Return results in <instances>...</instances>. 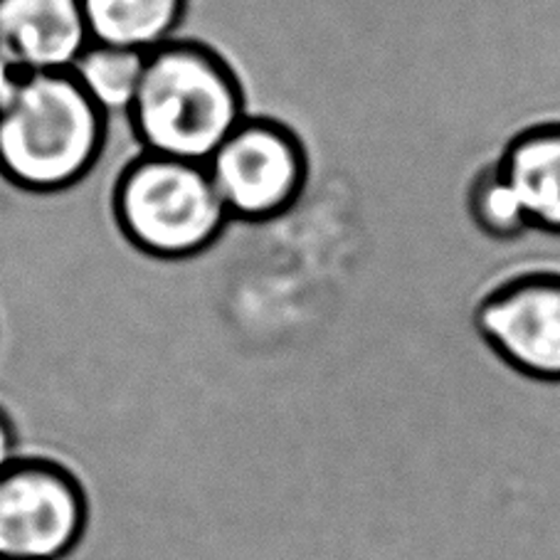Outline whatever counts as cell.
<instances>
[{"label": "cell", "mask_w": 560, "mask_h": 560, "mask_svg": "<svg viewBox=\"0 0 560 560\" xmlns=\"http://www.w3.org/2000/svg\"><path fill=\"white\" fill-rule=\"evenodd\" d=\"M247 117L233 62L218 47L178 35L147 55L127 121L139 151L206 163Z\"/></svg>", "instance_id": "1"}, {"label": "cell", "mask_w": 560, "mask_h": 560, "mask_svg": "<svg viewBox=\"0 0 560 560\" xmlns=\"http://www.w3.org/2000/svg\"><path fill=\"white\" fill-rule=\"evenodd\" d=\"M106 141L109 117L72 72L18 74L0 106V180L31 196H60L96 168Z\"/></svg>", "instance_id": "2"}, {"label": "cell", "mask_w": 560, "mask_h": 560, "mask_svg": "<svg viewBox=\"0 0 560 560\" xmlns=\"http://www.w3.org/2000/svg\"><path fill=\"white\" fill-rule=\"evenodd\" d=\"M112 218L137 253L161 262L210 253L230 225L206 163L143 151L114 180Z\"/></svg>", "instance_id": "3"}, {"label": "cell", "mask_w": 560, "mask_h": 560, "mask_svg": "<svg viewBox=\"0 0 560 560\" xmlns=\"http://www.w3.org/2000/svg\"><path fill=\"white\" fill-rule=\"evenodd\" d=\"M230 222L267 225L304 198L312 161L304 139L275 117L249 114L206 161Z\"/></svg>", "instance_id": "4"}, {"label": "cell", "mask_w": 560, "mask_h": 560, "mask_svg": "<svg viewBox=\"0 0 560 560\" xmlns=\"http://www.w3.org/2000/svg\"><path fill=\"white\" fill-rule=\"evenodd\" d=\"M86 524L90 497L62 462L21 455L0 471V560H65Z\"/></svg>", "instance_id": "5"}, {"label": "cell", "mask_w": 560, "mask_h": 560, "mask_svg": "<svg viewBox=\"0 0 560 560\" xmlns=\"http://www.w3.org/2000/svg\"><path fill=\"white\" fill-rule=\"evenodd\" d=\"M475 328L511 371L560 385V269H526L501 279L479 299Z\"/></svg>", "instance_id": "6"}, {"label": "cell", "mask_w": 560, "mask_h": 560, "mask_svg": "<svg viewBox=\"0 0 560 560\" xmlns=\"http://www.w3.org/2000/svg\"><path fill=\"white\" fill-rule=\"evenodd\" d=\"M90 43L82 0H0V52L18 74L70 72Z\"/></svg>", "instance_id": "7"}, {"label": "cell", "mask_w": 560, "mask_h": 560, "mask_svg": "<svg viewBox=\"0 0 560 560\" xmlns=\"http://www.w3.org/2000/svg\"><path fill=\"white\" fill-rule=\"evenodd\" d=\"M497 163L530 230L560 235V119L536 121L516 131Z\"/></svg>", "instance_id": "8"}, {"label": "cell", "mask_w": 560, "mask_h": 560, "mask_svg": "<svg viewBox=\"0 0 560 560\" xmlns=\"http://www.w3.org/2000/svg\"><path fill=\"white\" fill-rule=\"evenodd\" d=\"M188 5L190 0H82L92 43L143 55L176 40Z\"/></svg>", "instance_id": "9"}, {"label": "cell", "mask_w": 560, "mask_h": 560, "mask_svg": "<svg viewBox=\"0 0 560 560\" xmlns=\"http://www.w3.org/2000/svg\"><path fill=\"white\" fill-rule=\"evenodd\" d=\"M143 67H147L143 52L90 43L70 72L84 94L112 119L114 114H124V117L129 114L133 96L139 92Z\"/></svg>", "instance_id": "10"}, {"label": "cell", "mask_w": 560, "mask_h": 560, "mask_svg": "<svg viewBox=\"0 0 560 560\" xmlns=\"http://www.w3.org/2000/svg\"><path fill=\"white\" fill-rule=\"evenodd\" d=\"M467 212L479 233L509 243L528 233V218L497 159L481 166L467 186Z\"/></svg>", "instance_id": "11"}, {"label": "cell", "mask_w": 560, "mask_h": 560, "mask_svg": "<svg viewBox=\"0 0 560 560\" xmlns=\"http://www.w3.org/2000/svg\"><path fill=\"white\" fill-rule=\"evenodd\" d=\"M18 457H21V440H18L15 422L0 405V471L11 467Z\"/></svg>", "instance_id": "12"}, {"label": "cell", "mask_w": 560, "mask_h": 560, "mask_svg": "<svg viewBox=\"0 0 560 560\" xmlns=\"http://www.w3.org/2000/svg\"><path fill=\"white\" fill-rule=\"evenodd\" d=\"M15 80H18L15 67H13L11 62H8V57H5L3 52H0V106L5 104L8 94H11Z\"/></svg>", "instance_id": "13"}]
</instances>
